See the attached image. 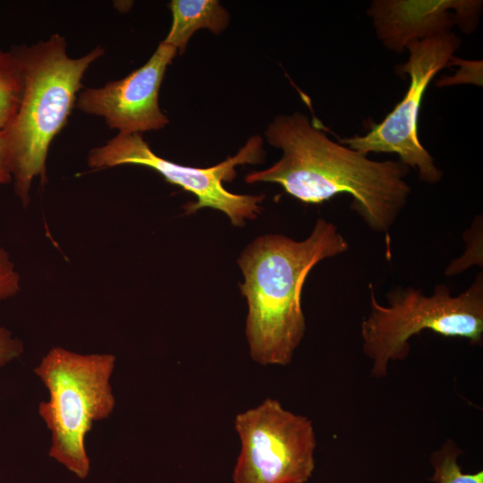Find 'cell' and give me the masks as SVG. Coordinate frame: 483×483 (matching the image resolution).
Here are the masks:
<instances>
[{
    "label": "cell",
    "mask_w": 483,
    "mask_h": 483,
    "mask_svg": "<svg viewBox=\"0 0 483 483\" xmlns=\"http://www.w3.org/2000/svg\"><path fill=\"white\" fill-rule=\"evenodd\" d=\"M267 142L282 150L270 167L248 174L247 183L273 182L306 204H320L341 193L366 225L388 233L411 192L400 160L376 161L330 140L301 113L279 115L268 125Z\"/></svg>",
    "instance_id": "obj_1"
},
{
    "label": "cell",
    "mask_w": 483,
    "mask_h": 483,
    "mask_svg": "<svg viewBox=\"0 0 483 483\" xmlns=\"http://www.w3.org/2000/svg\"><path fill=\"white\" fill-rule=\"evenodd\" d=\"M349 250L337 226L318 218L310 234L296 241L265 234L251 242L237 263L241 293L248 305L245 334L250 357L261 365L289 364L306 330L301 293L320 261Z\"/></svg>",
    "instance_id": "obj_2"
},
{
    "label": "cell",
    "mask_w": 483,
    "mask_h": 483,
    "mask_svg": "<svg viewBox=\"0 0 483 483\" xmlns=\"http://www.w3.org/2000/svg\"><path fill=\"white\" fill-rule=\"evenodd\" d=\"M11 51L21 69L23 92L18 111L4 133L14 192L27 207L33 182L37 178L42 183L47 182L50 143L75 106L84 73L105 49L98 46L83 56L72 58L64 38L53 34Z\"/></svg>",
    "instance_id": "obj_3"
},
{
    "label": "cell",
    "mask_w": 483,
    "mask_h": 483,
    "mask_svg": "<svg viewBox=\"0 0 483 483\" xmlns=\"http://www.w3.org/2000/svg\"><path fill=\"white\" fill-rule=\"evenodd\" d=\"M370 311L362 321V350L372 361L371 376H386L393 360H405L410 339L423 330L446 337H460L479 345L483 340V275H477L470 285L453 295L444 284L435 286L432 295L421 289L397 286L386 297L387 305L378 302L369 284Z\"/></svg>",
    "instance_id": "obj_4"
},
{
    "label": "cell",
    "mask_w": 483,
    "mask_h": 483,
    "mask_svg": "<svg viewBox=\"0 0 483 483\" xmlns=\"http://www.w3.org/2000/svg\"><path fill=\"white\" fill-rule=\"evenodd\" d=\"M115 360L109 353L80 354L54 347L34 369L49 393L48 401L38 405L51 433L48 454L81 479L90 470L86 436L115 406L110 384Z\"/></svg>",
    "instance_id": "obj_5"
},
{
    "label": "cell",
    "mask_w": 483,
    "mask_h": 483,
    "mask_svg": "<svg viewBox=\"0 0 483 483\" xmlns=\"http://www.w3.org/2000/svg\"><path fill=\"white\" fill-rule=\"evenodd\" d=\"M264 150L262 139L254 136L233 157L208 168L186 166L165 159L154 153L139 133H118L106 144L92 148L88 155V165L99 170L122 165L148 167L165 180L192 193L197 201L186 204V214L210 208L225 214L234 226H243L247 219H255L262 210L264 195L236 194L227 191L223 182H232L236 176L235 166L260 164Z\"/></svg>",
    "instance_id": "obj_6"
},
{
    "label": "cell",
    "mask_w": 483,
    "mask_h": 483,
    "mask_svg": "<svg viewBox=\"0 0 483 483\" xmlns=\"http://www.w3.org/2000/svg\"><path fill=\"white\" fill-rule=\"evenodd\" d=\"M241 449L233 483H306L315 469L317 440L311 420L266 399L239 413Z\"/></svg>",
    "instance_id": "obj_7"
},
{
    "label": "cell",
    "mask_w": 483,
    "mask_h": 483,
    "mask_svg": "<svg viewBox=\"0 0 483 483\" xmlns=\"http://www.w3.org/2000/svg\"><path fill=\"white\" fill-rule=\"evenodd\" d=\"M460 45L461 38L452 31L411 42L406 47L408 60L398 68L400 74L410 77L402 99L379 123L372 124L365 135L343 138L338 142L365 156L396 154L402 164L418 170L421 181L437 183L443 172L419 141L418 118L427 87L450 64Z\"/></svg>",
    "instance_id": "obj_8"
},
{
    "label": "cell",
    "mask_w": 483,
    "mask_h": 483,
    "mask_svg": "<svg viewBox=\"0 0 483 483\" xmlns=\"http://www.w3.org/2000/svg\"><path fill=\"white\" fill-rule=\"evenodd\" d=\"M177 49L162 41L148 62L126 77L101 88L79 93L75 106L81 112L104 118L119 133L141 134L164 128L168 117L158 105V94L167 66Z\"/></svg>",
    "instance_id": "obj_9"
},
{
    "label": "cell",
    "mask_w": 483,
    "mask_h": 483,
    "mask_svg": "<svg viewBox=\"0 0 483 483\" xmlns=\"http://www.w3.org/2000/svg\"><path fill=\"white\" fill-rule=\"evenodd\" d=\"M481 0H374L367 13L379 41L402 53L412 41L451 31L473 33L482 13Z\"/></svg>",
    "instance_id": "obj_10"
},
{
    "label": "cell",
    "mask_w": 483,
    "mask_h": 483,
    "mask_svg": "<svg viewBox=\"0 0 483 483\" xmlns=\"http://www.w3.org/2000/svg\"><path fill=\"white\" fill-rule=\"evenodd\" d=\"M171 29L163 40L183 54L191 37L199 29L222 33L228 25L229 13L216 0H173Z\"/></svg>",
    "instance_id": "obj_11"
},
{
    "label": "cell",
    "mask_w": 483,
    "mask_h": 483,
    "mask_svg": "<svg viewBox=\"0 0 483 483\" xmlns=\"http://www.w3.org/2000/svg\"><path fill=\"white\" fill-rule=\"evenodd\" d=\"M23 92L21 66L13 53L0 51V129L13 120Z\"/></svg>",
    "instance_id": "obj_12"
},
{
    "label": "cell",
    "mask_w": 483,
    "mask_h": 483,
    "mask_svg": "<svg viewBox=\"0 0 483 483\" xmlns=\"http://www.w3.org/2000/svg\"><path fill=\"white\" fill-rule=\"evenodd\" d=\"M461 450L452 440H446L430 457L434 469L429 480L435 483H483V471L465 473L458 463Z\"/></svg>",
    "instance_id": "obj_13"
},
{
    "label": "cell",
    "mask_w": 483,
    "mask_h": 483,
    "mask_svg": "<svg viewBox=\"0 0 483 483\" xmlns=\"http://www.w3.org/2000/svg\"><path fill=\"white\" fill-rule=\"evenodd\" d=\"M466 240V250L462 256L453 260L446 268L447 275L459 274L470 265H478L482 267V218H476L473 225L464 234Z\"/></svg>",
    "instance_id": "obj_14"
},
{
    "label": "cell",
    "mask_w": 483,
    "mask_h": 483,
    "mask_svg": "<svg viewBox=\"0 0 483 483\" xmlns=\"http://www.w3.org/2000/svg\"><path fill=\"white\" fill-rule=\"evenodd\" d=\"M20 291V275L7 250L0 247V301L12 298Z\"/></svg>",
    "instance_id": "obj_15"
},
{
    "label": "cell",
    "mask_w": 483,
    "mask_h": 483,
    "mask_svg": "<svg viewBox=\"0 0 483 483\" xmlns=\"http://www.w3.org/2000/svg\"><path fill=\"white\" fill-rule=\"evenodd\" d=\"M23 352V342L8 328L0 326V368L19 358Z\"/></svg>",
    "instance_id": "obj_16"
},
{
    "label": "cell",
    "mask_w": 483,
    "mask_h": 483,
    "mask_svg": "<svg viewBox=\"0 0 483 483\" xmlns=\"http://www.w3.org/2000/svg\"><path fill=\"white\" fill-rule=\"evenodd\" d=\"M13 182L4 130L0 129V184Z\"/></svg>",
    "instance_id": "obj_17"
}]
</instances>
